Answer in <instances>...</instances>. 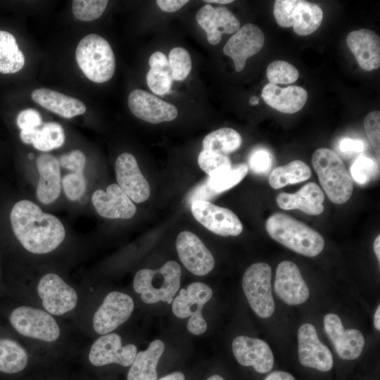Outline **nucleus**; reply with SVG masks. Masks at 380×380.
I'll list each match as a JSON object with an SVG mask.
<instances>
[{
	"label": "nucleus",
	"mask_w": 380,
	"mask_h": 380,
	"mask_svg": "<svg viewBox=\"0 0 380 380\" xmlns=\"http://www.w3.org/2000/svg\"><path fill=\"white\" fill-rule=\"evenodd\" d=\"M10 221L13 232L22 246L33 255H46L64 241L65 229L55 215L44 213L34 202L23 199L12 208Z\"/></svg>",
	"instance_id": "1"
},
{
	"label": "nucleus",
	"mask_w": 380,
	"mask_h": 380,
	"mask_svg": "<svg viewBox=\"0 0 380 380\" xmlns=\"http://www.w3.org/2000/svg\"><path fill=\"white\" fill-rule=\"evenodd\" d=\"M265 227L274 240L305 256L315 257L324 247V240L319 232L286 214L272 215Z\"/></svg>",
	"instance_id": "2"
},
{
	"label": "nucleus",
	"mask_w": 380,
	"mask_h": 380,
	"mask_svg": "<svg viewBox=\"0 0 380 380\" xmlns=\"http://www.w3.org/2000/svg\"><path fill=\"white\" fill-rule=\"evenodd\" d=\"M312 164L329 199L343 204L351 197L353 180L341 158L332 150L321 148L312 156Z\"/></svg>",
	"instance_id": "3"
},
{
	"label": "nucleus",
	"mask_w": 380,
	"mask_h": 380,
	"mask_svg": "<svg viewBox=\"0 0 380 380\" xmlns=\"http://www.w3.org/2000/svg\"><path fill=\"white\" fill-rule=\"evenodd\" d=\"M8 322L19 336L38 343H55L61 336V328L56 317L34 305L13 308L8 315Z\"/></svg>",
	"instance_id": "4"
},
{
	"label": "nucleus",
	"mask_w": 380,
	"mask_h": 380,
	"mask_svg": "<svg viewBox=\"0 0 380 380\" xmlns=\"http://www.w3.org/2000/svg\"><path fill=\"white\" fill-rule=\"evenodd\" d=\"M181 274L179 265L170 260L158 270H139L134 277L133 288L145 303L170 304L179 289Z\"/></svg>",
	"instance_id": "5"
},
{
	"label": "nucleus",
	"mask_w": 380,
	"mask_h": 380,
	"mask_svg": "<svg viewBox=\"0 0 380 380\" xmlns=\"http://www.w3.org/2000/svg\"><path fill=\"white\" fill-rule=\"evenodd\" d=\"M76 61L84 73L95 83L110 80L115 70V58L108 41L96 34L83 37L75 51Z\"/></svg>",
	"instance_id": "6"
},
{
	"label": "nucleus",
	"mask_w": 380,
	"mask_h": 380,
	"mask_svg": "<svg viewBox=\"0 0 380 380\" xmlns=\"http://www.w3.org/2000/svg\"><path fill=\"white\" fill-rule=\"evenodd\" d=\"M34 293L39 308L55 317L70 314L78 305L77 291L54 272H47L39 278Z\"/></svg>",
	"instance_id": "7"
},
{
	"label": "nucleus",
	"mask_w": 380,
	"mask_h": 380,
	"mask_svg": "<svg viewBox=\"0 0 380 380\" xmlns=\"http://www.w3.org/2000/svg\"><path fill=\"white\" fill-rule=\"evenodd\" d=\"M272 271L266 262L252 264L242 279V288L251 309L262 318H267L274 311L272 294Z\"/></svg>",
	"instance_id": "8"
},
{
	"label": "nucleus",
	"mask_w": 380,
	"mask_h": 380,
	"mask_svg": "<svg viewBox=\"0 0 380 380\" xmlns=\"http://www.w3.org/2000/svg\"><path fill=\"white\" fill-rule=\"evenodd\" d=\"M213 296L211 288L203 282H193L186 289L179 291L172 302L174 315L181 319L190 317L187 322L188 331L194 335L205 332L207 324L202 315V309Z\"/></svg>",
	"instance_id": "9"
},
{
	"label": "nucleus",
	"mask_w": 380,
	"mask_h": 380,
	"mask_svg": "<svg viewBox=\"0 0 380 380\" xmlns=\"http://www.w3.org/2000/svg\"><path fill=\"white\" fill-rule=\"evenodd\" d=\"M137 354L132 343L122 346L121 336L116 333L100 336L91 344L87 353V364L94 368L112 364L129 367Z\"/></svg>",
	"instance_id": "10"
},
{
	"label": "nucleus",
	"mask_w": 380,
	"mask_h": 380,
	"mask_svg": "<svg viewBox=\"0 0 380 380\" xmlns=\"http://www.w3.org/2000/svg\"><path fill=\"white\" fill-rule=\"evenodd\" d=\"M134 308V300L127 293L109 292L93 315L94 331L99 336L113 332L130 317Z\"/></svg>",
	"instance_id": "11"
},
{
	"label": "nucleus",
	"mask_w": 380,
	"mask_h": 380,
	"mask_svg": "<svg viewBox=\"0 0 380 380\" xmlns=\"http://www.w3.org/2000/svg\"><path fill=\"white\" fill-rule=\"evenodd\" d=\"M191 210L194 218L210 232L223 236H238L243 225L229 209L217 206L208 201H196Z\"/></svg>",
	"instance_id": "12"
},
{
	"label": "nucleus",
	"mask_w": 380,
	"mask_h": 380,
	"mask_svg": "<svg viewBox=\"0 0 380 380\" xmlns=\"http://www.w3.org/2000/svg\"><path fill=\"white\" fill-rule=\"evenodd\" d=\"M34 367L33 356L22 343L0 336V380H20Z\"/></svg>",
	"instance_id": "13"
},
{
	"label": "nucleus",
	"mask_w": 380,
	"mask_h": 380,
	"mask_svg": "<svg viewBox=\"0 0 380 380\" xmlns=\"http://www.w3.org/2000/svg\"><path fill=\"white\" fill-rule=\"evenodd\" d=\"M178 256L184 266L192 274L204 276L215 266V259L203 241L194 233L180 232L176 240Z\"/></svg>",
	"instance_id": "14"
},
{
	"label": "nucleus",
	"mask_w": 380,
	"mask_h": 380,
	"mask_svg": "<svg viewBox=\"0 0 380 380\" xmlns=\"http://www.w3.org/2000/svg\"><path fill=\"white\" fill-rule=\"evenodd\" d=\"M298 359L305 367L322 372L329 371L334 364L330 350L319 339L315 327L309 323L301 325L298 331Z\"/></svg>",
	"instance_id": "15"
},
{
	"label": "nucleus",
	"mask_w": 380,
	"mask_h": 380,
	"mask_svg": "<svg viewBox=\"0 0 380 380\" xmlns=\"http://www.w3.org/2000/svg\"><path fill=\"white\" fill-rule=\"evenodd\" d=\"M127 103L134 116L153 124L172 121L178 114L173 104L139 89L130 92Z\"/></svg>",
	"instance_id": "16"
},
{
	"label": "nucleus",
	"mask_w": 380,
	"mask_h": 380,
	"mask_svg": "<svg viewBox=\"0 0 380 380\" xmlns=\"http://www.w3.org/2000/svg\"><path fill=\"white\" fill-rule=\"evenodd\" d=\"M265 36L257 25L248 23L231 37L223 48L224 53L232 58L235 69L241 71L246 60L258 53L264 46Z\"/></svg>",
	"instance_id": "17"
},
{
	"label": "nucleus",
	"mask_w": 380,
	"mask_h": 380,
	"mask_svg": "<svg viewBox=\"0 0 380 380\" xmlns=\"http://www.w3.org/2000/svg\"><path fill=\"white\" fill-rule=\"evenodd\" d=\"M115 170L117 184L132 201L142 203L148 198L149 184L141 172L132 154H120L116 159Z\"/></svg>",
	"instance_id": "18"
},
{
	"label": "nucleus",
	"mask_w": 380,
	"mask_h": 380,
	"mask_svg": "<svg viewBox=\"0 0 380 380\" xmlns=\"http://www.w3.org/2000/svg\"><path fill=\"white\" fill-rule=\"evenodd\" d=\"M324 325L327 335L341 358L351 360L361 355L365 346V338L359 330L345 329L341 318L334 313L324 316Z\"/></svg>",
	"instance_id": "19"
},
{
	"label": "nucleus",
	"mask_w": 380,
	"mask_h": 380,
	"mask_svg": "<svg viewBox=\"0 0 380 380\" xmlns=\"http://www.w3.org/2000/svg\"><path fill=\"white\" fill-rule=\"evenodd\" d=\"M274 288L277 295L286 304L304 303L309 298V289L299 268L293 262H281L276 270Z\"/></svg>",
	"instance_id": "20"
},
{
	"label": "nucleus",
	"mask_w": 380,
	"mask_h": 380,
	"mask_svg": "<svg viewBox=\"0 0 380 380\" xmlns=\"http://www.w3.org/2000/svg\"><path fill=\"white\" fill-rule=\"evenodd\" d=\"M232 351L237 362L253 367L261 374L270 372L274 365V355L264 341L246 336H239L232 342Z\"/></svg>",
	"instance_id": "21"
},
{
	"label": "nucleus",
	"mask_w": 380,
	"mask_h": 380,
	"mask_svg": "<svg viewBox=\"0 0 380 380\" xmlns=\"http://www.w3.org/2000/svg\"><path fill=\"white\" fill-rule=\"evenodd\" d=\"M196 20L212 45L220 43L223 33L236 32L241 25L237 18L226 7H213L208 4L198 11Z\"/></svg>",
	"instance_id": "22"
},
{
	"label": "nucleus",
	"mask_w": 380,
	"mask_h": 380,
	"mask_svg": "<svg viewBox=\"0 0 380 380\" xmlns=\"http://www.w3.org/2000/svg\"><path fill=\"white\" fill-rule=\"evenodd\" d=\"M91 202L96 213L108 219H130L137 211L133 201L117 184L108 185L106 191L96 190Z\"/></svg>",
	"instance_id": "23"
},
{
	"label": "nucleus",
	"mask_w": 380,
	"mask_h": 380,
	"mask_svg": "<svg viewBox=\"0 0 380 380\" xmlns=\"http://www.w3.org/2000/svg\"><path fill=\"white\" fill-rule=\"evenodd\" d=\"M39 173L36 196L44 205L53 203L61 191V165L59 160L50 154L39 155L35 161Z\"/></svg>",
	"instance_id": "24"
},
{
	"label": "nucleus",
	"mask_w": 380,
	"mask_h": 380,
	"mask_svg": "<svg viewBox=\"0 0 380 380\" xmlns=\"http://www.w3.org/2000/svg\"><path fill=\"white\" fill-rule=\"evenodd\" d=\"M346 43L363 70L371 71L380 67V39L374 31H352L347 36Z\"/></svg>",
	"instance_id": "25"
},
{
	"label": "nucleus",
	"mask_w": 380,
	"mask_h": 380,
	"mask_svg": "<svg viewBox=\"0 0 380 380\" xmlns=\"http://www.w3.org/2000/svg\"><path fill=\"white\" fill-rule=\"evenodd\" d=\"M324 201L323 191L314 182L306 184L296 193L283 192L277 197V203L281 209H298L311 215H317L324 211Z\"/></svg>",
	"instance_id": "26"
},
{
	"label": "nucleus",
	"mask_w": 380,
	"mask_h": 380,
	"mask_svg": "<svg viewBox=\"0 0 380 380\" xmlns=\"http://www.w3.org/2000/svg\"><path fill=\"white\" fill-rule=\"evenodd\" d=\"M261 96L272 108L289 114L299 111L308 99V93L301 87L289 86L281 88L271 83L263 87Z\"/></svg>",
	"instance_id": "27"
},
{
	"label": "nucleus",
	"mask_w": 380,
	"mask_h": 380,
	"mask_svg": "<svg viewBox=\"0 0 380 380\" xmlns=\"http://www.w3.org/2000/svg\"><path fill=\"white\" fill-rule=\"evenodd\" d=\"M31 97L39 106L65 118L84 114L87 109L79 99L46 88L34 89Z\"/></svg>",
	"instance_id": "28"
},
{
	"label": "nucleus",
	"mask_w": 380,
	"mask_h": 380,
	"mask_svg": "<svg viewBox=\"0 0 380 380\" xmlns=\"http://www.w3.org/2000/svg\"><path fill=\"white\" fill-rule=\"evenodd\" d=\"M165 350L164 343L154 340L137 353L127 374V380H157V365Z\"/></svg>",
	"instance_id": "29"
},
{
	"label": "nucleus",
	"mask_w": 380,
	"mask_h": 380,
	"mask_svg": "<svg viewBox=\"0 0 380 380\" xmlns=\"http://www.w3.org/2000/svg\"><path fill=\"white\" fill-rule=\"evenodd\" d=\"M322 18L323 11L318 5L297 0L292 14L293 31L300 36L309 35L319 28Z\"/></svg>",
	"instance_id": "30"
},
{
	"label": "nucleus",
	"mask_w": 380,
	"mask_h": 380,
	"mask_svg": "<svg viewBox=\"0 0 380 380\" xmlns=\"http://www.w3.org/2000/svg\"><path fill=\"white\" fill-rule=\"evenodd\" d=\"M310 176V167L304 162L296 160L275 168L270 175L269 183L272 188L278 189L288 184L304 182Z\"/></svg>",
	"instance_id": "31"
},
{
	"label": "nucleus",
	"mask_w": 380,
	"mask_h": 380,
	"mask_svg": "<svg viewBox=\"0 0 380 380\" xmlns=\"http://www.w3.org/2000/svg\"><path fill=\"white\" fill-rule=\"evenodd\" d=\"M24 64L25 57L15 37L7 31L0 30V72H17L23 68Z\"/></svg>",
	"instance_id": "32"
},
{
	"label": "nucleus",
	"mask_w": 380,
	"mask_h": 380,
	"mask_svg": "<svg viewBox=\"0 0 380 380\" xmlns=\"http://www.w3.org/2000/svg\"><path fill=\"white\" fill-rule=\"evenodd\" d=\"M241 143V136L237 131L230 127H222L204 137L203 149L227 156L236 151Z\"/></svg>",
	"instance_id": "33"
},
{
	"label": "nucleus",
	"mask_w": 380,
	"mask_h": 380,
	"mask_svg": "<svg viewBox=\"0 0 380 380\" xmlns=\"http://www.w3.org/2000/svg\"><path fill=\"white\" fill-rule=\"evenodd\" d=\"M248 167L245 163L222 166L213 171L208 179L210 188L217 194L238 184L247 175Z\"/></svg>",
	"instance_id": "34"
},
{
	"label": "nucleus",
	"mask_w": 380,
	"mask_h": 380,
	"mask_svg": "<svg viewBox=\"0 0 380 380\" xmlns=\"http://www.w3.org/2000/svg\"><path fill=\"white\" fill-rule=\"evenodd\" d=\"M65 134L63 127L57 122H49L43 124L32 144L41 151H49L63 145Z\"/></svg>",
	"instance_id": "35"
},
{
	"label": "nucleus",
	"mask_w": 380,
	"mask_h": 380,
	"mask_svg": "<svg viewBox=\"0 0 380 380\" xmlns=\"http://www.w3.org/2000/svg\"><path fill=\"white\" fill-rule=\"evenodd\" d=\"M16 122L20 129L21 141L26 144H32L43 125L39 113L33 108L25 109L18 114Z\"/></svg>",
	"instance_id": "36"
},
{
	"label": "nucleus",
	"mask_w": 380,
	"mask_h": 380,
	"mask_svg": "<svg viewBox=\"0 0 380 380\" xmlns=\"http://www.w3.org/2000/svg\"><path fill=\"white\" fill-rule=\"evenodd\" d=\"M168 62L173 80L182 81L191 70L189 53L182 47H175L169 53Z\"/></svg>",
	"instance_id": "37"
},
{
	"label": "nucleus",
	"mask_w": 380,
	"mask_h": 380,
	"mask_svg": "<svg viewBox=\"0 0 380 380\" xmlns=\"http://www.w3.org/2000/svg\"><path fill=\"white\" fill-rule=\"evenodd\" d=\"M108 5L106 0H74L72 11L74 16L82 21L88 22L99 18Z\"/></svg>",
	"instance_id": "38"
},
{
	"label": "nucleus",
	"mask_w": 380,
	"mask_h": 380,
	"mask_svg": "<svg viewBox=\"0 0 380 380\" xmlns=\"http://www.w3.org/2000/svg\"><path fill=\"white\" fill-rule=\"evenodd\" d=\"M267 77L271 84H285L296 81L299 77V72L291 63L278 60L269 64L267 68Z\"/></svg>",
	"instance_id": "39"
},
{
	"label": "nucleus",
	"mask_w": 380,
	"mask_h": 380,
	"mask_svg": "<svg viewBox=\"0 0 380 380\" xmlns=\"http://www.w3.org/2000/svg\"><path fill=\"white\" fill-rule=\"evenodd\" d=\"M379 172V165L370 157L362 156L353 163L350 175L355 182L360 184L367 183Z\"/></svg>",
	"instance_id": "40"
},
{
	"label": "nucleus",
	"mask_w": 380,
	"mask_h": 380,
	"mask_svg": "<svg viewBox=\"0 0 380 380\" xmlns=\"http://www.w3.org/2000/svg\"><path fill=\"white\" fill-rule=\"evenodd\" d=\"M61 186L70 201L79 200L87 189V182L83 172H70L64 175L61 179Z\"/></svg>",
	"instance_id": "41"
},
{
	"label": "nucleus",
	"mask_w": 380,
	"mask_h": 380,
	"mask_svg": "<svg viewBox=\"0 0 380 380\" xmlns=\"http://www.w3.org/2000/svg\"><path fill=\"white\" fill-rule=\"evenodd\" d=\"M173 79L171 72L151 69L146 74V82L152 92L157 95L167 94L171 89Z\"/></svg>",
	"instance_id": "42"
},
{
	"label": "nucleus",
	"mask_w": 380,
	"mask_h": 380,
	"mask_svg": "<svg viewBox=\"0 0 380 380\" xmlns=\"http://www.w3.org/2000/svg\"><path fill=\"white\" fill-rule=\"evenodd\" d=\"M364 127L368 139L379 160L380 154V111L369 113L364 120Z\"/></svg>",
	"instance_id": "43"
},
{
	"label": "nucleus",
	"mask_w": 380,
	"mask_h": 380,
	"mask_svg": "<svg viewBox=\"0 0 380 380\" xmlns=\"http://www.w3.org/2000/svg\"><path fill=\"white\" fill-rule=\"evenodd\" d=\"M198 164L200 168L209 176L217 168L232 165V163L227 156L203 149L198 155Z\"/></svg>",
	"instance_id": "44"
},
{
	"label": "nucleus",
	"mask_w": 380,
	"mask_h": 380,
	"mask_svg": "<svg viewBox=\"0 0 380 380\" xmlns=\"http://www.w3.org/2000/svg\"><path fill=\"white\" fill-rule=\"evenodd\" d=\"M248 165L255 173H266L272 167V156L270 151L266 148H255L251 152L248 158Z\"/></svg>",
	"instance_id": "45"
},
{
	"label": "nucleus",
	"mask_w": 380,
	"mask_h": 380,
	"mask_svg": "<svg viewBox=\"0 0 380 380\" xmlns=\"http://www.w3.org/2000/svg\"><path fill=\"white\" fill-rule=\"evenodd\" d=\"M296 2L297 0H277L274 2V15L279 26H293L292 14Z\"/></svg>",
	"instance_id": "46"
},
{
	"label": "nucleus",
	"mask_w": 380,
	"mask_h": 380,
	"mask_svg": "<svg viewBox=\"0 0 380 380\" xmlns=\"http://www.w3.org/2000/svg\"><path fill=\"white\" fill-rule=\"evenodd\" d=\"M58 160L61 167L70 172H83L86 156L82 151L76 149L62 155Z\"/></svg>",
	"instance_id": "47"
},
{
	"label": "nucleus",
	"mask_w": 380,
	"mask_h": 380,
	"mask_svg": "<svg viewBox=\"0 0 380 380\" xmlns=\"http://www.w3.org/2000/svg\"><path fill=\"white\" fill-rule=\"evenodd\" d=\"M364 142L359 139L344 138L339 144L340 151L346 153H360L364 151Z\"/></svg>",
	"instance_id": "48"
},
{
	"label": "nucleus",
	"mask_w": 380,
	"mask_h": 380,
	"mask_svg": "<svg viewBox=\"0 0 380 380\" xmlns=\"http://www.w3.org/2000/svg\"><path fill=\"white\" fill-rule=\"evenodd\" d=\"M149 66L151 69L170 71L168 59L166 56L160 51H156L149 58Z\"/></svg>",
	"instance_id": "49"
},
{
	"label": "nucleus",
	"mask_w": 380,
	"mask_h": 380,
	"mask_svg": "<svg viewBox=\"0 0 380 380\" xmlns=\"http://www.w3.org/2000/svg\"><path fill=\"white\" fill-rule=\"evenodd\" d=\"M216 194L214 191H213L208 184V179L199 185L196 189H195L191 196V203L196 201H208L209 198H213Z\"/></svg>",
	"instance_id": "50"
},
{
	"label": "nucleus",
	"mask_w": 380,
	"mask_h": 380,
	"mask_svg": "<svg viewBox=\"0 0 380 380\" xmlns=\"http://www.w3.org/2000/svg\"><path fill=\"white\" fill-rule=\"evenodd\" d=\"M188 0H157L156 4L163 11L172 13L179 10Z\"/></svg>",
	"instance_id": "51"
},
{
	"label": "nucleus",
	"mask_w": 380,
	"mask_h": 380,
	"mask_svg": "<svg viewBox=\"0 0 380 380\" xmlns=\"http://www.w3.org/2000/svg\"><path fill=\"white\" fill-rule=\"evenodd\" d=\"M20 380H72L63 375L57 374L38 373L31 377L23 378Z\"/></svg>",
	"instance_id": "52"
},
{
	"label": "nucleus",
	"mask_w": 380,
	"mask_h": 380,
	"mask_svg": "<svg viewBox=\"0 0 380 380\" xmlns=\"http://www.w3.org/2000/svg\"><path fill=\"white\" fill-rule=\"evenodd\" d=\"M264 380H296L289 373L284 371H275L268 374Z\"/></svg>",
	"instance_id": "53"
},
{
	"label": "nucleus",
	"mask_w": 380,
	"mask_h": 380,
	"mask_svg": "<svg viewBox=\"0 0 380 380\" xmlns=\"http://www.w3.org/2000/svg\"><path fill=\"white\" fill-rule=\"evenodd\" d=\"M158 380H185V377L183 373L180 372H175L167 374Z\"/></svg>",
	"instance_id": "54"
},
{
	"label": "nucleus",
	"mask_w": 380,
	"mask_h": 380,
	"mask_svg": "<svg viewBox=\"0 0 380 380\" xmlns=\"http://www.w3.org/2000/svg\"><path fill=\"white\" fill-rule=\"evenodd\" d=\"M373 248L378 261L380 262V235H378L374 239Z\"/></svg>",
	"instance_id": "55"
},
{
	"label": "nucleus",
	"mask_w": 380,
	"mask_h": 380,
	"mask_svg": "<svg viewBox=\"0 0 380 380\" xmlns=\"http://www.w3.org/2000/svg\"><path fill=\"white\" fill-rule=\"evenodd\" d=\"M374 324L376 330H380V305H379L374 316Z\"/></svg>",
	"instance_id": "56"
},
{
	"label": "nucleus",
	"mask_w": 380,
	"mask_h": 380,
	"mask_svg": "<svg viewBox=\"0 0 380 380\" xmlns=\"http://www.w3.org/2000/svg\"><path fill=\"white\" fill-rule=\"evenodd\" d=\"M204 1L208 4L210 3L225 4L233 2L232 0H205Z\"/></svg>",
	"instance_id": "57"
},
{
	"label": "nucleus",
	"mask_w": 380,
	"mask_h": 380,
	"mask_svg": "<svg viewBox=\"0 0 380 380\" xmlns=\"http://www.w3.org/2000/svg\"><path fill=\"white\" fill-rule=\"evenodd\" d=\"M259 103V98L258 96H253L249 100V103L252 106H255Z\"/></svg>",
	"instance_id": "58"
},
{
	"label": "nucleus",
	"mask_w": 380,
	"mask_h": 380,
	"mask_svg": "<svg viewBox=\"0 0 380 380\" xmlns=\"http://www.w3.org/2000/svg\"><path fill=\"white\" fill-rule=\"evenodd\" d=\"M206 380H224L221 376L220 375H213L208 377Z\"/></svg>",
	"instance_id": "59"
}]
</instances>
